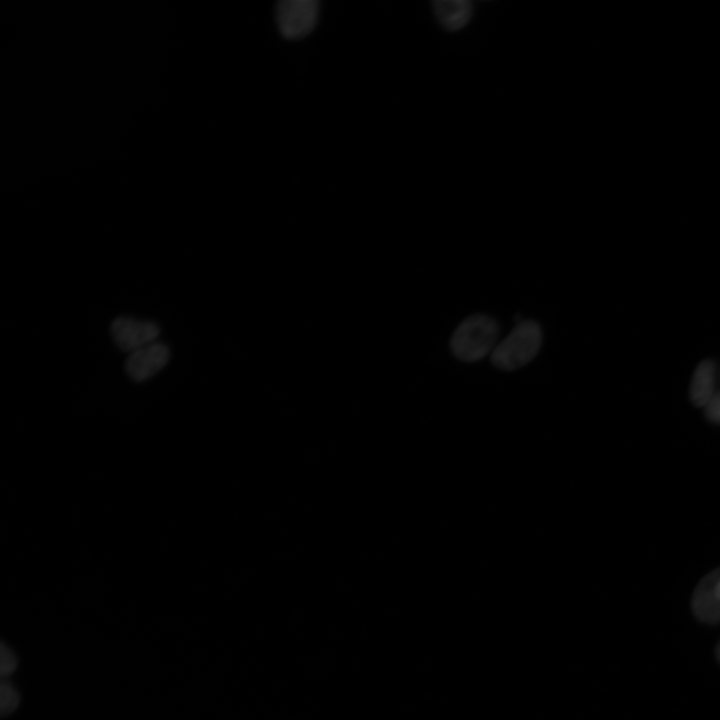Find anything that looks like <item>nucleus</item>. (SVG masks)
<instances>
[{
	"instance_id": "9d476101",
	"label": "nucleus",
	"mask_w": 720,
	"mask_h": 720,
	"mask_svg": "<svg viewBox=\"0 0 720 720\" xmlns=\"http://www.w3.org/2000/svg\"><path fill=\"white\" fill-rule=\"evenodd\" d=\"M0 674L1 676H8L15 671L18 666V659L16 655L8 648L4 643H1L0 648Z\"/></svg>"
},
{
	"instance_id": "39448f33",
	"label": "nucleus",
	"mask_w": 720,
	"mask_h": 720,
	"mask_svg": "<svg viewBox=\"0 0 720 720\" xmlns=\"http://www.w3.org/2000/svg\"><path fill=\"white\" fill-rule=\"evenodd\" d=\"M170 356L169 346L155 341L129 353L124 368L132 380L143 382L162 370L169 362Z\"/></svg>"
},
{
	"instance_id": "423d86ee",
	"label": "nucleus",
	"mask_w": 720,
	"mask_h": 720,
	"mask_svg": "<svg viewBox=\"0 0 720 720\" xmlns=\"http://www.w3.org/2000/svg\"><path fill=\"white\" fill-rule=\"evenodd\" d=\"M719 581L720 567L705 575L693 591L691 611L694 617L704 624H720V600L715 592Z\"/></svg>"
},
{
	"instance_id": "1a4fd4ad",
	"label": "nucleus",
	"mask_w": 720,
	"mask_h": 720,
	"mask_svg": "<svg viewBox=\"0 0 720 720\" xmlns=\"http://www.w3.org/2000/svg\"><path fill=\"white\" fill-rule=\"evenodd\" d=\"M20 702V696L17 690L8 682H2L0 685V712L2 716L13 713Z\"/></svg>"
},
{
	"instance_id": "f8f14e48",
	"label": "nucleus",
	"mask_w": 720,
	"mask_h": 720,
	"mask_svg": "<svg viewBox=\"0 0 720 720\" xmlns=\"http://www.w3.org/2000/svg\"><path fill=\"white\" fill-rule=\"evenodd\" d=\"M715 657L717 661L720 663V641L717 643L715 647Z\"/></svg>"
},
{
	"instance_id": "f03ea898",
	"label": "nucleus",
	"mask_w": 720,
	"mask_h": 720,
	"mask_svg": "<svg viewBox=\"0 0 720 720\" xmlns=\"http://www.w3.org/2000/svg\"><path fill=\"white\" fill-rule=\"evenodd\" d=\"M542 344V330L534 320L518 322L500 341L490 355L492 364L504 371H513L530 363Z\"/></svg>"
},
{
	"instance_id": "ddd939ff",
	"label": "nucleus",
	"mask_w": 720,
	"mask_h": 720,
	"mask_svg": "<svg viewBox=\"0 0 720 720\" xmlns=\"http://www.w3.org/2000/svg\"><path fill=\"white\" fill-rule=\"evenodd\" d=\"M715 592H716L717 597H718L719 600H720V581H719L718 584L716 585Z\"/></svg>"
},
{
	"instance_id": "20e7f679",
	"label": "nucleus",
	"mask_w": 720,
	"mask_h": 720,
	"mask_svg": "<svg viewBox=\"0 0 720 720\" xmlns=\"http://www.w3.org/2000/svg\"><path fill=\"white\" fill-rule=\"evenodd\" d=\"M110 332L115 344L121 350L131 353L155 342L160 327L153 321L120 316L111 323Z\"/></svg>"
},
{
	"instance_id": "f257e3e1",
	"label": "nucleus",
	"mask_w": 720,
	"mask_h": 720,
	"mask_svg": "<svg viewBox=\"0 0 720 720\" xmlns=\"http://www.w3.org/2000/svg\"><path fill=\"white\" fill-rule=\"evenodd\" d=\"M500 334L498 322L486 314L465 318L450 339L452 354L463 362H476L491 354Z\"/></svg>"
},
{
	"instance_id": "6e6552de",
	"label": "nucleus",
	"mask_w": 720,
	"mask_h": 720,
	"mask_svg": "<svg viewBox=\"0 0 720 720\" xmlns=\"http://www.w3.org/2000/svg\"><path fill=\"white\" fill-rule=\"evenodd\" d=\"M716 363L706 359L701 361L692 375L689 395L691 402L697 407H703L715 393Z\"/></svg>"
},
{
	"instance_id": "0eeeda50",
	"label": "nucleus",
	"mask_w": 720,
	"mask_h": 720,
	"mask_svg": "<svg viewBox=\"0 0 720 720\" xmlns=\"http://www.w3.org/2000/svg\"><path fill=\"white\" fill-rule=\"evenodd\" d=\"M432 6L438 23L449 32L463 29L474 12L473 2L468 0H436Z\"/></svg>"
},
{
	"instance_id": "9b49d317",
	"label": "nucleus",
	"mask_w": 720,
	"mask_h": 720,
	"mask_svg": "<svg viewBox=\"0 0 720 720\" xmlns=\"http://www.w3.org/2000/svg\"><path fill=\"white\" fill-rule=\"evenodd\" d=\"M704 413L711 423L720 425V391H715L711 399L704 406Z\"/></svg>"
},
{
	"instance_id": "7ed1b4c3",
	"label": "nucleus",
	"mask_w": 720,
	"mask_h": 720,
	"mask_svg": "<svg viewBox=\"0 0 720 720\" xmlns=\"http://www.w3.org/2000/svg\"><path fill=\"white\" fill-rule=\"evenodd\" d=\"M318 14L316 0H281L276 7V22L284 37L299 39L313 30Z\"/></svg>"
}]
</instances>
